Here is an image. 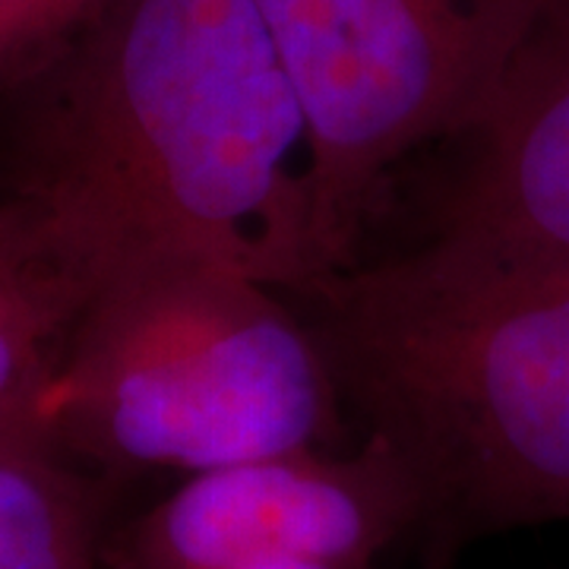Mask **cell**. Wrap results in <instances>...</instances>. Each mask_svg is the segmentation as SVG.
<instances>
[{"label": "cell", "mask_w": 569, "mask_h": 569, "mask_svg": "<svg viewBox=\"0 0 569 569\" xmlns=\"http://www.w3.org/2000/svg\"><path fill=\"white\" fill-rule=\"evenodd\" d=\"M70 310L0 212V418L41 425V399L70 332ZM48 433V430H44Z\"/></svg>", "instance_id": "ba28073f"}, {"label": "cell", "mask_w": 569, "mask_h": 569, "mask_svg": "<svg viewBox=\"0 0 569 569\" xmlns=\"http://www.w3.org/2000/svg\"><path fill=\"white\" fill-rule=\"evenodd\" d=\"M284 288L216 260H168L77 313L41 399L51 443L181 478L326 449L342 392Z\"/></svg>", "instance_id": "3957f363"}, {"label": "cell", "mask_w": 569, "mask_h": 569, "mask_svg": "<svg viewBox=\"0 0 569 569\" xmlns=\"http://www.w3.org/2000/svg\"><path fill=\"white\" fill-rule=\"evenodd\" d=\"M0 569H92L89 500L51 440L0 447Z\"/></svg>", "instance_id": "52a82bcc"}, {"label": "cell", "mask_w": 569, "mask_h": 569, "mask_svg": "<svg viewBox=\"0 0 569 569\" xmlns=\"http://www.w3.org/2000/svg\"><path fill=\"white\" fill-rule=\"evenodd\" d=\"M440 228L569 263V0H545L466 137Z\"/></svg>", "instance_id": "8992f818"}, {"label": "cell", "mask_w": 569, "mask_h": 569, "mask_svg": "<svg viewBox=\"0 0 569 569\" xmlns=\"http://www.w3.org/2000/svg\"><path fill=\"white\" fill-rule=\"evenodd\" d=\"M29 440H51L39 425L29 421H13V418H0V447H13V443H29Z\"/></svg>", "instance_id": "8fae6325"}, {"label": "cell", "mask_w": 569, "mask_h": 569, "mask_svg": "<svg viewBox=\"0 0 569 569\" xmlns=\"http://www.w3.org/2000/svg\"><path fill=\"white\" fill-rule=\"evenodd\" d=\"M288 295L367 433L415 471L427 548L569 522V263L440 228Z\"/></svg>", "instance_id": "7a4b0ae2"}, {"label": "cell", "mask_w": 569, "mask_h": 569, "mask_svg": "<svg viewBox=\"0 0 569 569\" xmlns=\"http://www.w3.org/2000/svg\"><path fill=\"white\" fill-rule=\"evenodd\" d=\"M224 569H373V563L320 557V553H257Z\"/></svg>", "instance_id": "30bf717a"}, {"label": "cell", "mask_w": 569, "mask_h": 569, "mask_svg": "<svg viewBox=\"0 0 569 569\" xmlns=\"http://www.w3.org/2000/svg\"><path fill=\"white\" fill-rule=\"evenodd\" d=\"M118 0H0V92L44 80Z\"/></svg>", "instance_id": "9c48e42d"}, {"label": "cell", "mask_w": 569, "mask_h": 569, "mask_svg": "<svg viewBox=\"0 0 569 569\" xmlns=\"http://www.w3.org/2000/svg\"><path fill=\"white\" fill-rule=\"evenodd\" d=\"M301 99L320 162L332 266L392 164L466 137L500 89L545 0H257Z\"/></svg>", "instance_id": "277c9868"}, {"label": "cell", "mask_w": 569, "mask_h": 569, "mask_svg": "<svg viewBox=\"0 0 569 569\" xmlns=\"http://www.w3.org/2000/svg\"><path fill=\"white\" fill-rule=\"evenodd\" d=\"M48 77L0 212L73 320L168 260L284 291L336 269L317 140L257 0H118Z\"/></svg>", "instance_id": "6da1fadb"}, {"label": "cell", "mask_w": 569, "mask_h": 569, "mask_svg": "<svg viewBox=\"0 0 569 569\" xmlns=\"http://www.w3.org/2000/svg\"><path fill=\"white\" fill-rule=\"evenodd\" d=\"M425 493L406 456L367 433L351 452L301 449L183 478L127 535V569H224L257 553L358 563L421 529Z\"/></svg>", "instance_id": "5b68a950"}]
</instances>
